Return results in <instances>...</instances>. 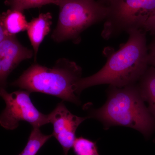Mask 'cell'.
I'll use <instances>...</instances> for the list:
<instances>
[{
	"instance_id": "cell-5",
	"label": "cell",
	"mask_w": 155,
	"mask_h": 155,
	"mask_svg": "<svg viewBox=\"0 0 155 155\" xmlns=\"http://www.w3.org/2000/svg\"><path fill=\"white\" fill-rule=\"evenodd\" d=\"M102 36L105 39L123 31L143 29L155 12V0H114L108 6Z\"/></svg>"
},
{
	"instance_id": "cell-16",
	"label": "cell",
	"mask_w": 155,
	"mask_h": 155,
	"mask_svg": "<svg viewBox=\"0 0 155 155\" xmlns=\"http://www.w3.org/2000/svg\"><path fill=\"white\" fill-rule=\"evenodd\" d=\"M146 32H149L153 35H155V12L147 21L143 28Z\"/></svg>"
},
{
	"instance_id": "cell-17",
	"label": "cell",
	"mask_w": 155,
	"mask_h": 155,
	"mask_svg": "<svg viewBox=\"0 0 155 155\" xmlns=\"http://www.w3.org/2000/svg\"><path fill=\"white\" fill-rule=\"evenodd\" d=\"M114 0H99L101 3L107 6H109Z\"/></svg>"
},
{
	"instance_id": "cell-7",
	"label": "cell",
	"mask_w": 155,
	"mask_h": 155,
	"mask_svg": "<svg viewBox=\"0 0 155 155\" xmlns=\"http://www.w3.org/2000/svg\"><path fill=\"white\" fill-rule=\"evenodd\" d=\"M48 116L49 122L53 126V136L62 147L64 155H68L76 140L78 126L88 117H79L72 114L63 102L59 103Z\"/></svg>"
},
{
	"instance_id": "cell-15",
	"label": "cell",
	"mask_w": 155,
	"mask_h": 155,
	"mask_svg": "<svg viewBox=\"0 0 155 155\" xmlns=\"http://www.w3.org/2000/svg\"><path fill=\"white\" fill-rule=\"evenodd\" d=\"M148 48V60L150 66L155 67V35Z\"/></svg>"
},
{
	"instance_id": "cell-11",
	"label": "cell",
	"mask_w": 155,
	"mask_h": 155,
	"mask_svg": "<svg viewBox=\"0 0 155 155\" xmlns=\"http://www.w3.org/2000/svg\"><path fill=\"white\" fill-rule=\"evenodd\" d=\"M28 23L23 11L11 9L1 15L0 26H2L10 35H16L26 30Z\"/></svg>"
},
{
	"instance_id": "cell-10",
	"label": "cell",
	"mask_w": 155,
	"mask_h": 155,
	"mask_svg": "<svg viewBox=\"0 0 155 155\" xmlns=\"http://www.w3.org/2000/svg\"><path fill=\"white\" fill-rule=\"evenodd\" d=\"M143 98L155 120V67L150 66L137 82Z\"/></svg>"
},
{
	"instance_id": "cell-4",
	"label": "cell",
	"mask_w": 155,
	"mask_h": 155,
	"mask_svg": "<svg viewBox=\"0 0 155 155\" xmlns=\"http://www.w3.org/2000/svg\"><path fill=\"white\" fill-rule=\"evenodd\" d=\"M56 5L59 17L51 37L58 43L68 41L79 43L84 31L105 20L109 12L108 6L99 0H57Z\"/></svg>"
},
{
	"instance_id": "cell-14",
	"label": "cell",
	"mask_w": 155,
	"mask_h": 155,
	"mask_svg": "<svg viewBox=\"0 0 155 155\" xmlns=\"http://www.w3.org/2000/svg\"><path fill=\"white\" fill-rule=\"evenodd\" d=\"M72 149L75 155H100L96 142L82 137L76 138Z\"/></svg>"
},
{
	"instance_id": "cell-2",
	"label": "cell",
	"mask_w": 155,
	"mask_h": 155,
	"mask_svg": "<svg viewBox=\"0 0 155 155\" xmlns=\"http://www.w3.org/2000/svg\"><path fill=\"white\" fill-rule=\"evenodd\" d=\"M107 95L105 104L90 110L87 117L101 122L105 129L124 126L149 138L155 131V120L145 104L138 84L121 87L110 85Z\"/></svg>"
},
{
	"instance_id": "cell-6",
	"label": "cell",
	"mask_w": 155,
	"mask_h": 155,
	"mask_svg": "<svg viewBox=\"0 0 155 155\" xmlns=\"http://www.w3.org/2000/svg\"><path fill=\"white\" fill-rule=\"evenodd\" d=\"M31 93L22 89L9 93L6 89H0V95L6 105L0 117L2 127L7 130H14L21 121L39 128L49 123L48 115L39 111L31 101Z\"/></svg>"
},
{
	"instance_id": "cell-9",
	"label": "cell",
	"mask_w": 155,
	"mask_h": 155,
	"mask_svg": "<svg viewBox=\"0 0 155 155\" xmlns=\"http://www.w3.org/2000/svg\"><path fill=\"white\" fill-rule=\"evenodd\" d=\"M52 20L51 14L48 12L39 14L38 17L32 18L28 23L26 31L33 48L35 61H36L40 46L51 31V25L52 24Z\"/></svg>"
},
{
	"instance_id": "cell-13",
	"label": "cell",
	"mask_w": 155,
	"mask_h": 155,
	"mask_svg": "<svg viewBox=\"0 0 155 155\" xmlns=\"http://www.w3.org/2000/svg\"><path fill=\"white\" fill-rule=\"evenodd\" d=\"M57 0H6L5 3L11 9L23 11L32 8H40L42 6L54 4L56 5Z\"/></svg>"
},
{
	"instance_id": "cell-8",
	"label": "cell",
	"mask_w": 155,
	"mask_h": 155,
	"mask_svg": "<svg viewBox=\"0 0 155 155\" xmlns=\"http://www.w3.org/2000/svg\"><path fill=\"white\" fill-rule=\"evenodd\" d=\"M33 56V50L22 45L16 35H11L0 42L1 88L6 89L8 77L21 62Z\"/></svg>"
},
{
	"instance_id": "cell-12",
	"label": "cell",
	"mask_w": 155,
	"mask_h": 155,
	"mask_svg": "<svg viewBox=\"0 0 155 155\" xmlns=\"http://www.w3.org/2000/svg\"><path fill=\"white\" fill-rule=\"evenodd\" d=\"M52 137V134H44L39 127H33L24 149L18 155H36L42 147Z\"/></svg>"
},
{
	"instance_id": "cell-3",
	"label": "cell",
	"mask_w": 155,
	"mask_h": 155,
	"mask_svg": "<svg viewBox=\"0 0 155 155\" xmlns=\"http://www.w3.org/2000/svg\"><path fill=\"white\" fill-rule=\"evenodd\" d=\"M81 75L82 69L79 65L67 58H61L52 68L36 63L32 64L11 85L30 93L50 95L79 105L81 102L76 90Z\"/></svg>"
},
{
	"instance_id": "cell-1",
	"label": "cell",
	"mask_w": 155,
	"mask_h": 155,
	"mask_svg": "<svg viewBox=\"0 0 155 155\" xmlns=\"http://www.w3.org/2000/svg\"><path fill=\"white\" fill-rule=\"evenodd\" d=\"M128 40L108 58L105 65L95 74L81 78L78 82V96L84 90L108 84L123 87L137 83L149 67L146 31L133 29L127 31Z\"/></svg>"
}]
</instances>
